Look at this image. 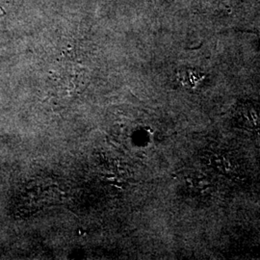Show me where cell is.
I'll return each instance as SVG.
<instances>
[{
    "instance_id": "6da1fadb",
    "label": "cell",
    "mask_w": 260,
    "mask_h": 260,
    "mask_svg": "<svg viewBox=\"0 0 260 260\" xmlns=\"http://www.w3.org/2000/svg\"><path fill=\"white\" fill-rule=\"evenodd\" d=\"M237 121L250 131L260 129V108L253 104H244L235 113Z\"/></svg>"
},
{
    "instance_id": "3957f363",
    "label": "cell",
    "mask_w": 260,
    "mask_h": 260,
    "mask_svg": "<svg viewBox=\"0 0 260 260\" xmlns=\"http://www.w3.org/2000/svg\"><path fill=\"white\" fill-rule=\"evenodd\" d=\"M190 179L195 186L194 188L198 191L207 193L212 188L211 180H210L209 177H206V176L198 174V175H194L193 177H190Z\"/></svg>"
},
{
    "instance_id": "277c9868",
    "label": "cell",
    "mask_w": 260,
    "mask_h": 260,
    "mask_svg": "<svg viewBox=\"0 0 260 260\" xmlns=\"http://www.w3.org/2000/svg\"><path fill=\"white\" fill-rule=\"evenodd\" d=\"M180 80L184 86L194 87L200 82L201 78H200V75L196 74L195 72L187 71L185 74H182V76L180 77Z\"/></svg>"
},
{
    "instance_id": "7a4b0ae2",
    "label": "cell",
    "mask_w": 260,
    "mask_h": 260,
    "mask_svg": "<svg viewBox=\"0 0 260 260\" xmlns=\"http://www.w3.org/2000/svg\"><path fill=\"white\" fill-rule=\"evenodd\" d=\"M207 161L208 165L219 171L225 176H233L237 173V165L234 162L233 158L229 155L219 152H212L207 154Z\"/></svg>"
}]
</instances>
